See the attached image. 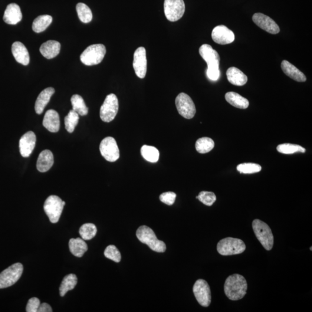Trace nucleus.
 I'll list each match as a JSON object with an SVG mask.
<instances>
[{
    "label": "nucleus",
    "instance_id": "nucleus-1",
    "mask_svg": "<svg viewBox=\"0 0 312 312\" xmlns=\"http://www.w3.org/2000/svg\"><path fill=\"white\" fill-rule=\"evenodd\" d=\"M248 284L242 275L238 274L229 276L226 279L224 290L227 297L231 301L241 300L246 294Z\"/></svg>",
    "mask_w": 312,
    "mask_h": 312
},
{
    "label": "nucleus",
    "instance_id": "nucleus-2",
    "mask_svg": "<svg viewBox=\"0 0 312 312\" xmlns=\"http://www.w3.org/2000/svg\"><path fill=\"white\" fill-rule=\"evenodd\" d=\"M136 235L140 242L148 246L152 251L158 253L166 252L167 248L165 243L159 240L155 233L149 227H140L137 229Z\"/></svg>",
    "mask_w": 312,
    "mask_h": 312
},
{
    "label": "nucleus",
    "instance_id": "nucleus-3",
    "mask_svg": "<svg viewBox=\"0 0 312 312\" xmlns=\"http://www.w3.org/2000/svg\"><path fill=\"white\" fill-rule=\"evenodd\" d=\"M255 234L265 250L270 251L273 248L274 238L269 226L259 219H255L252 223Z\"/></svg>",
    "mask_w": 312,
    "mask_h": 312
},
{
    "label": "nucleus",
    "instance_id": "nucleus-4",
    "mask_svg": "<svg viewBox=\"0 0 312 312\" xmlns=\"http://www.w3.org/2000/svg\"><path fill=\"white\" fill-rule=\"evenodd\" d=\"M246 248L245 244L241 239L232 237L221 239L217 245V251L222 255L241 254Z\"/></svg>",
    "mask_w": 312,
    "mask_h": 312
},
{
    "label": "nucleus",
    "instance_id": "nucleus-5",
    "mask_svg": "<svg viewBox=\"0 0 312 312\" xmlns=\"http://www.w3.org/2000/svg\"><path fill=\"white\" fill-rule=\"evenodd\" d=\"M106 52V48L103 44L90 45L81 54V61L88 66L97 65L103 60Z\"/></svg>",
    "mask_w": 312,
    "mask_h": 312
},
{
    "label": "nucleus",
    "instance_id": "nucleus-6",
    "mask_svg": "<svg viewBox=\"0 0 312 312\" xmlns=\"http://www.w3.org/2000/svg\"><path fill=\"white\" fill-rule=\"evenodd\" d=\"M24 266L19 262L5 269L0 274V288H7L14 285L21 278Z\"/></svg>",
    "mask_w": 312,
    "mask_h": 312
},
{
    "label": "nucleus",
    "instance_id": "nucleus-7",
    "mask_svg": "<svg viewBox=\"0 0 312 312\" xmlns=\"http://www.w3.org/2000/svg\"><path fill=\"white\" fill-rule=\"evenodd\" d=\"M119 110V102L115 94L108 95L100 108V117L104 122L109 123L115 118Z\"/></svg>",
    "mask_w": 312,
    "mask_h": 312
},
{
    "label": "nucleus",
    "instance_id": "nucleus-8",
    "mask_svg": "<svg viewBox=\"0 0 312 312\" xmlns=\"http://www.w3.org/2000/svg\"><path fill=\"white\" fill-rule=\"evenodd\" d=\"M64 205L60 197L52 195L46 199L44 209L52 223H57L60 219Z\"/></svg>",
    "mask_w": 312,
    "mask_h": 312
},
{
    "label": "nucleus",
    "instance_id": "nucleus-9",
    "mask_svg": "<svg viewBox=\"0 0 312 312\" xmlns=\"http://www.w3.org/2000/svg\"><path fill=\"white\" fill-rule=\"evenodd\" d=\"M164 8L167 19L170 22H176L185 14V4L183 0H165Z\"/></svg>",
    "mask_w": 312,
    "mask_h": 312
},
{
    "label": "nucleus",
    "instance_id": "nucleus-10",
    "mask_svg": "<svg viewBox=\"0 0 312 312\" xmlns=\"http://www.w3.org/2000/svg\"><path fill=\"white\" fill-rule=\"evenodd\" d=\"M176 107L179 113L187 119H191L195 116L196 109L191 97L186 93H180L175 100Z\"/></svg>",
    "mask_w": 312,
    "mask_h": 312
},
{
    "label": "nucleus",
    "instance_id": "nucleus-11",
    "mask_svg": "<svg viewBox=\"0 0 312 312\" xmlns=\"http://www.w3.org/2000/svg\"><path fill=\"white\" fill-rule=\"evenodd\" d=\"M193 293L198 303L203 307H208L211 303V291L208 282L199 279L194 284Z\"/></svg>",
    "mask_w": 312,
    "mask_h": 312
},
{
    "label": "nucleus",
    "instance_id": "nucleus-12",
    "mask_svg": "<svg viewBox=\"0 0 312 312\" xmlns=\"http://www.w3.org/2000/svg\"><path fill=\"white\" fill-rule=\"evenodd\" d=\"M100 150L101 155L108 162H114L119 159V149L113 137L105 138L100 143Z\"/></svg>",
    "mask_w": 312,
    "mask_h": 312
},
{
    "label": "nucleus",
    "instance_id": "nucleus-13",
    "mask_svg": "<svg viewBox=\"0 0 312 312\" xmlns=\"http://www.w3.org/2000/svg\"><path fill=\"white\" fill-rule=\"evenodd\" d=\"M199 53L208 65V69L219 70L221 57L218 52L213 49L211 45H202L199 48Z\"/></svg>",
    "mask_w": 312,
    "mask_h": 312
},
{
    "label": "nucleus",
    "instance_id": "nucleus-14",
    "mask_svg": "<svg viewBox=\"0 0 312 312\" xmlns=\"http://www.w3.org/2000/svg\"><path fill=\"white\" fill-rule=\"evenodd\" d=\"M133 68L138 77L143 79L147 71L146 49L144 47L137 49L134 55Z\"/></svg>",
    "mask_w": 312,
    "mask_h": 312
},
{
    "label": "nucleus",
    "instance_id": "nucleus-15",
    "mask_svg": "<svg viewBox=\"0 0 312 312\" xmlns=\"http://www.w3.org/2000/svg\"><path fill=\"white\" fill-rule=\"evenodd\" d=\"M253 21L259 28L272 34L280 32V28L273 19L261 13H256L253 16Z\"/></svg>",
    "mask_w": 312,
    "mask_h": 312
},
{
    "label": "nucleus",
    "instance_id": "nucleus-16",
    "mask_svg": "<svg viewBox=\"0 0 312 312\" xmlns=\"http://www.w3.org/2000/svg\"><path fill=\"white\" fill-rule=\"evenodd\" d=\"M212 38L216 43L227 45L232 43L235 40V35L231 29L224 25L216 26L212 32Z\"/></svg>",
    "mask_w": 312,
    "mask_h": 312
},
{
    "label": "nucleus",
    "instance_id": "nucleus-17",
    "mask_svg": "<svg viewBox=\"0 0 312 312\" xmlns=\"http://www.w3.org/2000/svg\"><path fill=\"white\" fill-rule=\"evenodd\" d=\"M36 136L32 131H28L21 137L19 141V149L22 157H28L35 148Z\"/></svg>",
    "mask_w": 312,
    "mask_h": 312
},
{
    "label": "nucleus",
    "instance_id": "nucleus-18",
    "mask_svg": "<svg viewBox=\"0 0 312 312\" xmlns=\"http://www.w3.org/2000/svg\"><path fill=\"white\" fill-rule=\"evenodd\" d=\"M22 19V14L21 8L15 3L10 4L6 7L3 20L8 25H15L18 24Z\"/></svg>",
    "mask_w": 312,
    "mask_h": 312
},
{
    "label": "nucleus",
    "instance_id": "nucleus-19",
    "mask_svg": "<svg viewBox=\"0 0 312 312\" xmlns=\"http://www.w3.org/2000/svg\"><path fill=\"white\" fill-rule=\"evenodd\" d=\"M43 126L51 133H57L60 129V121L59 114L54 110H48L46 113L44 120Z\"/></svg>",
    "mask_w": 312,
    "mask_h": 312
},
{
    "label": "nucleus",
    "instance_id": "nucleus-20",
    "mask_svg": "<svg viewBox=\"0 0 312 312\" xmlns=\"http://www.w3.org/2000/svg\"><path fill=\"white\" fill-rule=\"evenodd\" d=\"M12 52L16 61L24 65L29 62V56L27 48L21 42H15L12 45Z\"/></svg>",
    "mask_w": 312,
    "mask_h": 312
},
{
    "label": "nucleus",
    "instance_id": "nucleus-21",
    "mask_svg": "<svg viewBox=\"0 0 312 312\" xmlns=\"http://www.w3.org/2000/svg\"><path fill=\"white\" fill-rule=\"evenodd\" d=\"M54 163V154L51 151L45 150L39 154L37 163L38 171L45 172L52 168Z\"/></svg>",
    "mask_w": 312,
    "mask_h": 312
},
{
    "label": "nucleus",
    "instance_id": "nucleus-22",
    "mask_svg": "<svg viewBox=\"0 0 312 312\" xmlns=\"http://www.w3.org/2000/svg\"><path fill=\"white\" fill-rule=\"evenodd\" d=\"M226 75L229 83L235 86H242L247 83V76L237 68H229L227 71Z\"/></svg>",
    "mask_w": 312,
    "mask_h": 312
},
{
    "label": "nucleus",
    "instance_id": "nucleus-23",
    "mask_svg": "<svg viewBox=\"0 0 312 312\" xmlns=\"http://www.w3.org/2000/svg\"><path fill=\"white\" fill-rule=\"evenodd\" d=\"M55 92V90L53 87H48L41 91L35 102V110L36 113L38 114H41L43 113L45 108L50 101Z\"/></svg>",
    "mask_w": 312,
    "mask_h": 312
},
{
    "label": "nucleus",
    "instance_id": "nucleus-24",
    "mask_svg": "<svg viewBox=\"0 0 312 312\" xmlns=\"http://www.w3.org/2000/svg\"><path fill=\"white\" fill-rule=\"evenodd\" d=\"M282 70L287 76L298 82H304L307 77L304 73L287 60H284L281 63Z\"/></svg>",
    "mask_w": 312,
    "mask_h": 312
},
{
    "label": "nucleus",
    "instance_id": "nucleus-25",
    "mask_svg": "<svg viewBox=\"0 0 312 312\" xmlns=\"http://www.w3.org/2000/svg\"><path fill=\"white\" fill-rule=\"evenodd\" d=\"M60 42L54 40H49L42 44L39 51L44 57L48 59H51L57 57L60 53Z\"/></svg>",
    "mask_w": 312,
    "mask_h": 312
},
{
    "label": "nucleus",
    "instance_id": "nucleus-26",
    "mask_svg": "<svg viewBox=\"0 0 312 312\" xmlns=\"http://www.w3.org/2000/svg\"><path fill=\"white\" fill-rule=\"evenodd\" d=\"M69 248L72 255L77 257H82L87 251L86 243L83 239H71L69 242Z\"/></svg>",
    "mask_w": 312,
    "mask_h": 312
},
{
    "label": "nucleus",
    "instance_id": "nucleus-27",
    "mask_svg": "<svg viewBox=\"0 0 312 312\" xmlns=\"http://www.w3.org/2000/svg\"><path fill=\"white\" fill-rule=\"evenodd\" d=\"M226 100L233 107L239 109H246L249 106V102L235 92H228L225 95Z\"/></svg>",
    "mask_w": 312,
    "mask_h": 312
},
{
    "label": "nucleus",
    "instance_id": "nucleus-28",
    "mask_svg": "<svg viewBox=\"0 0 312 312\" xmlns=\"http://www.w3.org/2000/svg\"><path fill=\"white\" fill-rule=\"evenodd\" d=\"M52 21H53V18L50 15L39 16L32 23V29L37 33L43 32L50 26Z\"/></svg>",
    "mask_w": 312,
    "mask_h": 312
},
{
    "label": "nucleus",
    "instance_id": "nucleus-29",
    "mask_svg": "<svg viewBox=\"0 0 312 312\" xmlns=\"http://www.w3.org/2000/svg\"><path fill=\"white\" fill-rule=\"evenodd\" d=\"M77 282V277L75 274H71L65 276L59 288L60 296L64 297L68 291L73 290L76 286Z\"/></svg>",
    "mask_w": 312,
    "mask_h": 312
},
{
    "label": "nucleus",
    "instance_id": "nucleus-30",
    "mask_svg": "<svg viewBox=\"0 0 312 312\" xmlns=\"http://www.w3.org/2000/svg\"><path fill=\"white\" fill-rule=\"evenodd\" d=\"M71 102L72 106V110L76 112L79 115H87L88 112V108L85 103L84 98L80 95H73L71 98Z\"/></svg>",
    "mask_w": 312,
    "mask_h": 312
},
{
    "label": "nucleus",
    "instance_id": "nucleus-31",
    "mask_svg": "<svg viewBox=\"0 0 312 312\" xmlns=\"http://www.w3.org/2000/svg\"><path fill=\"white\" fill-rule=\"evenodd\" d=\"M141 154L144 159L150 163L158 162L160 153L155 147L148 145H143L141 147Z\"/></svg>",
    "mask_w": 312,
    "mask_h": 312
},
{
    "label": "nucleus",
    "instance_id": "nucleus-32",
    "mask_svg": "<svg viewBox=\"0 0 312 312\" xmlns=\"http://www.w3.org/2000/svg\"><path fill=\"white\" fill-rule=\"evenodd\" d=\"M215 142L208 137H202L197 141L196 149L199 153L205 154L211 152L214 148Z\"/></svg>",
    "mask_w": 312,
    "mask_h": 312
},
{
    "label": "nucleus",
    "instance_id": "nucleus-33",
    "mask_svg": "<svg viewBox=\"0 0 312 312\" xmlns=\"http://www.w3.org/2000/svg\"><path fill=\"white\" fill-rule=\"evenodd\" d=\"M76 9L79 18L84 24H88L93 19L91 9L84 3L80 2L77 5Z\"/></svg>",
    "mask_w": 312,
    "mask_h": 312
},
{
    "label": "nucleus",
    "instance_id": "nucleus-34",
    "mask_svg": "<svg viewBox=\"0 0 312 312\" xmlns=\"http://www.w3.org/2000/svg\"><path fill=\"white\" fill-rule=\"evenodd\" d=\"M97 232L96 226L93 223H86L81 227L80 229V234L82 239L85 241L91 240Z\"/></svg>",
    "mask_w": 312,
    "mask_h": 312
},
{
    "label": "nucleus",
    "instance_id": "nucleus-35",
    "mask_svg": "<svg viewBox=\"0 0 312 312\" xmlns=\"http://www.w3.org/2000/svg\"><path fill=\"white\" fill-rule=\"evenodd\" d=\"M79 119H80V116L76 112L72 110L69 112L67 116H65L64 119L65 129L68 133L74 132L79 122Z\"/></svg>",
    "mask_w": 312,
    "mask_h": 312
},
{
    "label": "nucleus",
    "instance_id": "nucleus-36",
    "mask_svg": "<svg viewBox=\"0 0 312 312\" xmlns=\"http://www.w3.org/2000/svg\"><path fill=\"white\" fill-rule=\"evenodd\" d=\"M278 152L282 154H290L295 153H305L306 149L298 144L284 143L279 144L277 147Z\"/></svg>",
    "mask_w": 312,
    "mask_h": 312
},
{
    "label": "nucleus",
    "instance_id": "nucleus-37",
    "mask_svg": "<svg viewBox=\"0 0 312 312\" xmlns=\"http://www.w3.org/2000/svg\"><path fill=\"white\" fill-rule=\"evenodd\" d=\"M236 169L241 173L251 174L260 172L261 167L255 163H243L239 164Z\"/></svg>",
    "mask_w": 312,
    "mask_h": 312
},
{
    "label": "nucleus",
    "instance_id": "nucleus-38",
    "mask_svg": "<svg viewBox=\"0 0 312 312\" xmlns=\"http://www.w3.org/2000/svg\"><path fill=\"white\" fill-rule=\"evenodd\" d=\"M104 255L108 258L115 262H119L121 261V256L119 250L114 245H109L105 250Z\"/></svg>",
    "mask_w": 312,
    "mask_h": 312
},
{
    "label": "nucleus",
    "instance_id": "nucleus-39",
    "mask_svg": "<svg viewBox=\"0 0 312 312\" xmlns=\"http://www.w3.org/2000/svg\"><path fill=\"white\" fill-rule=\"evenodd\" d=\"M200 201L206 206H212L216 201V196L214 193L203 191L200 192L198 196L196 197Z\"/></svg>",
    "mask_w": 312,
    "mask_h": 312
},
{
    "label": "nucleus",
    "instance_id": "nucleus-40",
    "mask_svg": "<svg viewBox=\"0 0 312 312\" xmlns=\"http://www.w3.org/2000/svg\"><path fill=\"white\" fill-rule=\"evenodd\" d=\"M176 195L175 193L169 192L162 194L160 196V201L168 205H172L175 201Z\"/></svg>",
    "mask_w": 312,
    "mask_h": 312
},
{
    "label": "nucleus",
    "instance_id": "nucleus-41",
    "mask_svg": "<svg viewBox=\"0 0 312 312\" xmlns=\"http://www.w3.org/2000/svg\"><path fill=\"white\" fill-rule=\"evenodd\" d=\"M40 301L36 297L31 298L28 300L27 307H26V312H38Z\"/></svg>",
    "mask_w": 312,
    "mask_h": 312
},
{
    "label": "nucleus",
    "instance_id": "nucleus-42",
    "mask_svg": "<svg viewBox=\"0 0 312 312\" xmlns=\"http://www.w3.org/2000/svg\"><path fill=\"white\" fill-rule=\"evenodd\" d=\"M207 76H208L209 80L213 81H216L218 80L220 77V71L219 70H210V69H207L206 71Z\"/></svg>",
    "mask_w": 312,
    "mask_h": 312
},
{
    "label": "nucleus",
    "instance_id": "nucleus-43",
    "mask_svg": "<svg viewBox=\"0 0 312 312\" xmlns=\"http://www.w3.org/2000/svg\"><path fill=\"white\" fill-rule=\"evenodd\" d=\"M52 309L50 305L47 303H43L39 305L38 312H52Z\"/></svg>",
    "mask_w": 312,
    "mask_h": 312
},
{
    "label": "nucleus",
    "instance_id": "nucleus-44",
    "mask_svg": "<svg viewBox=\"0 0 312 312\" xmlns=\"http://www.w3.org/2000/svg\"><path fill=\"white\" fill-rule=\"evenodd\" d=\"M62 204H63V205L64 206L65 205V202L62 201Z\"/></svg>",
    "mask_w": 312,
    "mask_h": 312
}]
</instances>
